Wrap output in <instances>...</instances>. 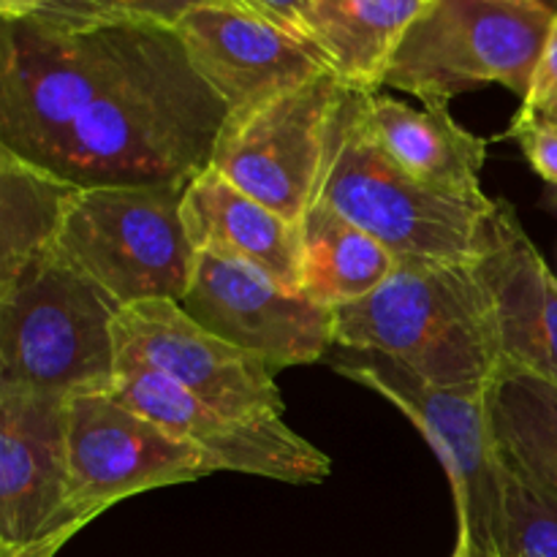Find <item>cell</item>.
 Returning <instances> with one entry per match:
<instances>
[{"label": "cell", "instance_id": "obj_1", "mask_svg": "<svg viewBox=\"0 0 557 557\" xmlns=\"http://www.w3.org/2000/svg\"><path fill=\"white\" fill-rule=\"evenodd\" d=\"M226 117L177 30L112 25L101 79L38 166L76 188L188 185L210 166Z\"/></svg>", "mask_w": 557, "mask_h": 557}, {"label": "cell", "instance_id": "obj_2", "mask_svg": "<svg viewBox=\"0 0 557 557\" xmlns=\"http://www.w3.org/2000/svg\"><path fill=\"white\" fill-rule=\"evenodd\" d=\"M335 346L395 359L433 386L490 384L493 321L473 261H408L381 288L335 310Z\"/></svg>", "mask_w": 557, "mask_h": 557}, {"label": "cell", "instance_id": "obj_3", "mask_svg": "<svg viewBox=\"0 0 557 557\" xmlns=\"http://www.w3.org/2000/svg\"><path fill=\"white\" fill-rule=\"evenodd\" d=\"M368 98L370 92L348 85L343 90L319 199L379 239L397 264L476 261L495 201L451 199L403 172L375 139Z\"/></svg>", "mask_w": 557, "mask_h": 557}, {"label": "cell", "instance_id": "obj_4", "mask_svg": "<svg viewBox=\"0 0 557 557\" xmlns=\"http://www.w3.org/2000/svg\"><path fill=\"white\" fill-rule=\"evenodd\" d=\"M120 310L58 250L38 256L0 286V386L65 397L109 392Z\"/></svg>", "mask_w": 557, "mask_h": 557}, {"label": "cell", "instance_id": "obj_5", "mask_svg": "<svg viewBox=\"0 0 557 557\" xmlns=\"http://www.w3.org/2000/svg\"><path fill=\"white\" fill-rule=\"evenodd\" d=\"M539 0H433L392 58L384 85L449 107L460 92L504 85L525 101L553 30Z\"/></svg>", "mask_w": 557, "mask_h": 557}, {"label": "cell", "instance_id": "obj_6", "mask_svg": "<svg viewBox=\"0 0 557 557\" xmlns=\"http://www.w3.org/2000/svg\"><path fill=\"white\" fill-rule=\"evenodd\" d=\"M185 188H79L65 207L54 250L120 308L150 299L183 302L196 267L183 221Z\"/></svg>", "mask_w": 557, "mask_h": 557}, {"label": "cell", "instance_id": "obj_7", "mask_svg": "<svg viewBox=\"0 0 557 557\" xmlns=\"http://www.w3.org/2000/svg\"><path fill=\"white\" fill-rule=\"evenodd\" d=\"M324 362L411 419L449 479L457 531L471 539L473 557L493 555L504 509V451L490 417L493 381L446 389L384 354L343 346L332 348Z\"/></svg>", "mask_w": 557, "mask_h": 557}, {"label": "cell", "instance_id": "obj_8", "mask_svg": "<svg viewBox=\"0 0 557 557\" xmlns=\"http://www.w3.org/2000/svg\"><path fill=\"white\" fill-rule=\"evenodd\" d=\"M346 85L335 71L228 112L210 166L234 188L292 223H302L324 183L330 131Z\"/></svg>", "mask_w": 557, "mask_h": 557}, {"label": "cell", "instance_id": "obj_9", "mask_svg": "<svg viewBox=\"0 0 557 557\" xmlns=\"http://www.w3.org/2000/svg\"><path fill=\"white\" fill-rule=\"evenodd\" d=\"M117 373L150 370L234 419L283 417L275 370L212 335L172 299L125 305L114 319Z\"/></svg>", "mask_w": 557, "mask_h": 557}, {"label": "cell", "instance_id": "obj_10", "mask_svg": "<svg viewBox=\"0 0 557 557\" xmlns=\"http://www.w3.org/2000/svg\"><path fill=\"white\" fill-rule=\"evenodd\" d=\"M210 473L194 444L131 411L112 392L69 397V500L76 517H101L120 500Z\"/></svg>", "mask_w": 557, "mask_h": 557}, {"label": "cell", "instance_id": "obj_11", "mask_svg": "<svg viewBox=\"0 0 557 557\" xmlns=\"http://www.w3.org/2000/svg\"><path fill=\"white\" fill-rule=\"evenodd\" d=\"M180 305L212 335L272 370L324 362L335 348V310L218 250H196L194 277Z\"/></svg>", "mask_w": 557, "mask_h": 557}, {"label": "cell", "instance_id": "obj_12", "mask_svg": "<svg viewBox=\"0 0 557 557\" xmlns=\"http://www.w3.org/2000/svg\"><path fill=\"white\" fill-rule=\"evenodd\" d=\"M109 392L139 417L194 444L212 473L234 471L286 484H321L332 473L330 457L294 433L283 417H226L150 370L117 373Z\"/></svg>", "mask_w": 557, "mask_h": 557}, {"label": "cell", "instance_id": "obj_13", "mask_svg": "<svg viewBox=\"0 0 557 557\" xmlns=\"http://www.w3.org/2000/svg\"><path fill=\"white\" fill-rule=\"evenodd\" d=\"M174 30L194 71L228 112H243L332 71L313 41L239 0L199 5Z\"/></svg>", "mask_w": 557, "mask_h": 557}, {"label": "cell", "instance_id": "obj_14", "mask_svg": "<svg viewBox=\"0 0 557 557\" xmlns=\"http://www.w3.org/2000/svg\"><path fill=\"white\" fill-rule=\"evenodd\" d=\"M76 520L85 517L69 500V397L0 386V544L22 547Z\"/></svg>", "mask_w": 557, "mask_h": 557}, {"label": "cell", "instance_id": "obj_15", "mask_svg": "<svg viewBox=\"0 0 557 557\" xmlns=\"http://www.w3.org/2000/svg\"><path fill=\"white\" fill-rule=\"evenodd\" d=\"M473 267L487 297L498 370H520L557 386V272L509 201H495L487 243Z\"/></svg>", "mask_w": 557, "mask_h": 557}, {"label": "cell", "instance_id": "obj_16", "mask_svg": "<svg viewBox=\"0 0 557 557\" xmlns=\"http://www.w3.org/2000/svg\"><path fill=\"white\" fill-rule=\"evenodd\" d=\"M183 221L196 250L232 256L299 292L302 232L297 223L234 188L212 166L185 188Z\"/></svg>", "mask_w": 557, "mask_h": 557}, {"label": "cell", "instance_id": "obj_17", "mask_svg": "<svg viewBox=\"0 0 557 557\" xmlns=\"http://www.w3.org/2000/svg\"><path fill=\"white\" fill-rule=\"evenodd\" d=\"M368 112L381 150L417 183L471 205L493 201L482 190L487 141L462 128L449 107L413 109L370 92Z\"/></svg>", "mask_w": 557, "mask_h": 557}, {"label": "cell", "instance_id": "obj_18", "mask_svg": "<svg viewBox=\"0 0 557 557\" xmlns=\"http://www.w3.org/2000/svg\"><path fill=\"white\" fill-rule=\"evenodd\" d=\"M433 0H315L310 41L343 85L379 92L392 58Z\"/></svg>", "mask_w": 557, "mask_h": 557}, {"label": "cell", "instance_id": "obj_19", "mask_svg": "<svg viewBox=\"0 0 557 557\" xmlns=\"http://www.w3.org/2000/svg\"><path fill=\"white\" fill-rule=\"evenodd\" d=\"M299 292L324 308H346L370 297L397 270V259L326 201H315L299 223Z\"/></svg>", "mask_w": 557, "mask_h": 557}, {"label": "cell", "instance_id": "obj_20", "mask_svg": "<svg viewBox=\"0 0 557 557\" xmlns=\"http://www.w3.org/2000/svg\"><path fill=\"white\" fill-rule=\"evenodd\" d=\"M76 185L0 147V286L58 243Z\"/></svg>", "mask_w": 557, "mask_h": 557}, {"label": "cell", "instance_id": "obj_21", "mask_svg": "<svg viewBox=\"0 0 557 557\" xmlns=\"http://www.w3.org/2000/svg\"><path fill=\"white\" fill-rule=\"evenodd\" d=\"M490 417L500 451L557 498V386L520 370H498Z\"/></svg>", "mask_w": 557, "mask_h": 557}, {"label": "cell", "instance_id": "obj_22", "mask_svg": "<svg viewBox=\"0 0 557 557\" xmlns=\"http://www.w3.org/2000/svg\"><path fill=\"white\" fill-rule=\"evenodd\" d=\"M490 557H557V498L504 455V509Z\"/></svg>", "mask_w": 557, "mask_h": 557}, {"label": "cell", "instance_id": "obj_23", "mask_svg": "<svg viewBox=\"0 0 557 557\" xmlns=\"http://www.w3.org/2000/svg\"><path fill=\"white\" fill-rule=\"evenodd\" d=\"M212 0H52L33 20L60 30H96L112 25L177 27L185 16Z\"/></svg>", "mask_w": 557, "mask_h": 557}, {"label": "cell", "instance_id": "obj_24", "mask_svg": "<svg viewBox=\"0 0 557 557\" xmlns=\"http://www.w3.org/2000/svg\"><path fill=\"white\" fill-rule=\"evenodd\" d=\"M506 136L522 147L533 172L557 190V117L517 112Z\"/></svg>", "mask_w": 557, "mask_h": 557}, {"label": "cell", "instance_id": "obj_25", "mask_svg": "<svg viewBox=\"0 0 557 557\" xmlns=\"http://www.w3.org/2000/svg\"><path fill=\"white\" fill-rule=\"evenodd\" d=\"M520 112L542 114V117H557V11L553 30H549L547 47H544L542 60H539L536 76L528 98L522 101Z\"/></svg>", "mask_w": 557, "mask_h": 557}, {"label": "cell", "instance_id": "obj_26", "mask_svg": "<svg viewBox=\"0 0 557 557\" xmlns=\"http://www.w3.org/2000/svg\"><path fill=\"white\" fill-rule=\"evenodd\" d=\"M239 3L250 5V9L261 11L264 16L275 20L277 25L288 27L297 36L308 38L310 41V9H313L315 0H239Z\"/></svg>", "mask_w": 557, "mask_h": 557}, {"label": "cell", "instance_id": "obj_27", "mask_svg": "<svg viewBox=\"0 0 557 557\" xmlns=\"http://www.w3.org/2000/svg\"><path fill=\"white\" fill-rule=\"evenodd\" d=\"M92 520H98V517H85V520H76V522H71V525L60 528V531L49 533V536L38 539V542L22 544V547H9V544H0V557H54L60 549L65 547V544L71 542V539L76 536V533L82 531V528L90 525Z\"/></svg>", "mask_w": 557, "mask_h": 557}, {"label": "cell", "instance_id": "obj_28", "mask_svg": "<svg viewBox=\"0 0 557 557\" xmlns=\"http://www.w3.org/2000/svg\"><path fill=\"white\" fill-rule=\"evenodd\" d=\"M52 0H0V14L3 22L11 20H27V16H36L38 11H44Z\"/></svg>", "mask_w": 557, "mask_h": 557}, {"label": "cell", "instance_id": "obj_29", "mask_svg": "<svg viewBox=\"0 0 557 557\" xmlns=\"http://www.w3.org/2000/svg\"><path fill=\"white\" fill-rule=\"evenodd\" d=\"M451 557H473V547H471V539L466 533L457 531V544L451 549Z\"/></svg>", "mask_w": 557, "mask_h": 557}, {"label": "cell", "instance_id": "obj_30", "mask_svg": "<svg viewBox=\"0 0 557 557\" xmlns=\"http://www.w3.org/2000/svg\"><path fill=\"white\" fill-rule=\"evenodd\" d=\"M539 3H544V5H547V9L557 11V0H539Z\"/></svg>", "mask_w": 557, "mask_h": 557}, {"label": "cell", "instance_id": "obj_31", "mask_svg": "<svg viewBox=\"0 0 557 557\" xmlns=\"http://www.w3.org/2000/svg\"><path fill=\"white\" fill-rule=\"evenodd\" d=\"M553 207H557V190L553 194Z\"/></svg>", "mask_w": 557, "mask_h": 557}]
</instances>
